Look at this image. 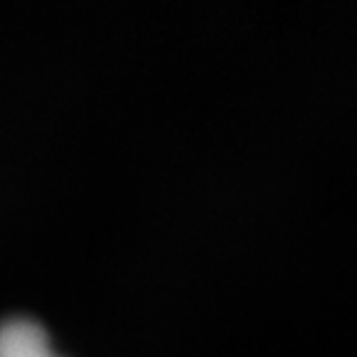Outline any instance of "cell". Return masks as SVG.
I'll use <instances>...</instances> for the list:
<instances>
[{
	"mask_svg": "<svg viewBox=\"0 0 357 357\" xmlns=\"http://www.w3.org/2000/svg\"><path fill=\"white\" fill-rule=\"evenodd\" d=\"M45 357H60V355H55V352H50V355H45Z\"/></svg>",
	"mask_w": 357,
	"mask_h": 357,
	"instance_id": "cell-2",
	"label": "cell"
},
{
	"mask_svg": "<svg viewBox=\"0 0 357 357\" xmlns=\"http://www.w3.org/2000/svg\"><path fill=\"white\" fill-rule=\"evenodd\" d=\"M50 335L38 320L13 315L0 320V357H45L50 355Z\"/></svg>",
	"mask_w": 357,
	"mask_h": 357,
	"instance_id": "cell-1",
	"label": "cell"
}]
</instances>
